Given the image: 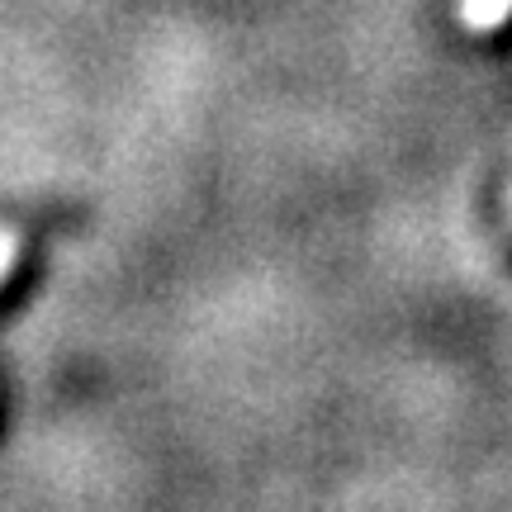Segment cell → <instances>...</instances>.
Segmentation results:
<instances>
[{
  "instance_id": "cell-1",
  "label": "cell",
  "mask_w": 512,
  "mask_h": 512,
  "mask_svg": "<svg viewBox=\"0 0 512 512\" xmlns=\"http://www.w3.org/2000/svg\"><path fill=\"white\" fill-rule=\"evenodd\" d=\"M512 10V0H465V19L470 24H498Z\"/></svg>"
},
{
  "instance_id": "cell-2",
  "label": "cell",
  "mask_w": 512,
  "mask_h": 512,
  "mask_svg": "<svg viewBox=\"0 0 512 512\" xmlns=\"http://www.w3.org/2000/svg\"><path fill=\"white\" fill-rule=\"evenodd\" d=\"M19 247H24V238H19L15 228H0V280L10 275V266H15Z\"/></svg>"
}]
</instances>
